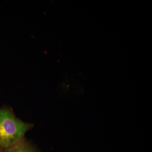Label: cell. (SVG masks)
<instances>
[{
    "label": "cell",
    "mask_w": 152,
    "mask_h": 152,
    "mask_svg": "<svg viewBox=\"0 0 152 152\" xmlns=\"http://www.w3.org/2000/svg\"><path fill=\"white\" fill-rule=\"evenodd\" d=\"M34 127L17 118L10 107H0V150L6 148L25 138Z\"/></svg>",
    "instance_id": "obj_1"
},
{
    "label": "cell",
    "mask_w": 152,
    "mask_h": 152,
    "mask_svg": "<svg viewBox=\"0 0 152 152\" xmlns=\"http://www.w3.org/2000/svg\"><path fill=\"white\" fill-rule=\"evenodd\" d=\"M0 152H42L34 144L24 138L10 147L1 150Z\"/></svg>",
    "instance_id": "obj_2"
},
{
    "label": "cell",
    "mask_w": 152,
    "mask_h": 152,
    "mask_svg": "<svg viewBox=\"0 0 152 152\" xmlns=\"http://www.w3.org/2000/svg\"><path fill=\"white\" fill-rule=\"evenodd\" d=\"M0 152H1V150H0Z\"/></svg>",
    "instance_id": "obj_3"
},
{
    "label": "cell",
    "mask_w": 152,
    "mask_h": 152,
    "mask_svg": "<svg viewBox=\"0 0 152 152\" xmlns=\"http://www.w3.org/2000/svg\"></svg>",
    "instance_id": "obj_4"
}]
</instances>
